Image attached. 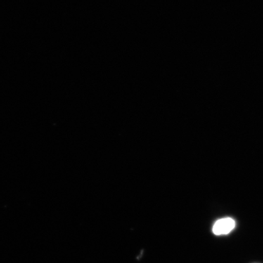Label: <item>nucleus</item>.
<instances>
[{"instance_id":"1","label":"nucleus","mask_w":263,"mask_h":263,"mask_svg":"<svg viewBox=\"0 0 263 263\" xmlns=\"http://www.w3.org/2000/svg\"><path fill=\"white\" fill-rule=\"evenodd\" d=\"M235 228V221L233 218L226 217L219 219L213 226V233L216 235L229 234Z\"/></svg>"}]
</instances>
